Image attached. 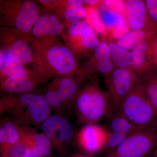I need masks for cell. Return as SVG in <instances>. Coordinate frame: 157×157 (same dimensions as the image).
Listing matches in <instances>:
<instances>
[{
    "label": "cell",
    "mask_w": 157,
    "mask_h": 157,
    "mask_svg": "<svg viewBox=\"0 0 157 157\" xmlns=\"http://www.w3.org/2000/svg\"><path fill=\"white\" fill-rule=\"evenodd\" d=\"M139 81L140 78L129 69L117 68L107 76V92L110 99L108 116L118 113L124 100Z\"/></svg>",
    "instance_id": "30bf717a"
},
{
    "label": "cell",
    "mask_w": 157,
    "mask_h": 157,
    "mask_svg": "<svg viewBox=\"0 0 157 157\" xmlns=\"http://www.w3.org/2000/svg\"><path fill=\"white\" fill-rule=\"evenodd\" d=\"M104 4L109 9L124 15L126 13L125 2L121 0H106Z\"/></svg>",
    "instance_id": "4dcf8cb0"
},
{
    "label": "cell",
    "mask_w": 157,
    "mask_h": 157,
    "mask_svg": "<svg viewBox=\"0 0 157 157\" xmlns=\"http://www.w3.org/2000/svg\"><path fill=\"white\" fill-rule=\"evenodd\" d=\"M34 38L5 26L0 27V50L5 52L9 58L25 65L34 63L32 43Z\"/></svg>",
    "instance_id": "9c48e42d"
},
{
    "label": "cell",
    "mask_w": 157,
    "mask_h": 157,
    "mask_svg": "<svg viewBox=\"0 0 157 157\" xmlns=\"http://www.w3.org/2000/svg\"><path fill=\"white\" fill-rule=\"evenodd\" d=\"M26 66L27 65L9 59L5 65L0 67L1 83L14 74L19 69L24 67Z\"/></svg>",
    "instance_id": "83f0119b"
},
{
    "label": "cell",
    "mask_w": 157,
    "mask_h": 157,
    "mask_svg": "<svg viewBox=\"0 0 157 157\" xmlns=\"http://www.w3.org/2000/svg\"><path fill=\"white\" fill-rule=\"evenodd\" d=\"M86 22L92 28L96 33L104 34L106 29L101 20L98 9L94 7H89L87 9Z\"/></svg>",
    "instance_id": "4316f807"
},
{
    "label": "cell",
    "mask_w": 157,
    "mask_h": 157,
    "mask_svg": "<svg viewBox=\"0 0 157 157\" xmlns=\"http://www.w3.org/2000/svg\"><path fill=\"white\" fill-rule=\"evenodd\" d=\"M55 9L60 14H63L67 21L71 23L82 20L87 15V9L84 6L70 5L67 1H59Z\"/></svg>",
    "instance_id": "d6986e66"
},
{
    "label": "cell",
    "mask_w": 157,
    "mask_h": 157,
    "mask_svg": "<svg viewBox=\"0 0 157 157\" xmlns=\"http://www.w3.org/2000/svg\"><path fill=\"white\" fill-rule=\"evenodd\" d=\"M42 94L31 92L4 96L0 100V113H6L17 124L37 128L51 115Z\"/></svg>",
    "instance_id": "7a4b0ae2"
},
{
    "label": "cell",
    "mask_w": 157,
    "mask_h": 157,
    "mask_svg": "<svg viewBox=\"0 0 157 157\" xmlns=\"http://www.w3.org/2000/svg\"><path fill=\"white\" fill-rule=\"evenodd\" d=\"M118 113L139 128L157 127V113L140 81L124 100Z\"/></svg>",
    "instance_id": "5b68a950"
},
{
    "label": "cell",
    "mask_w": 157,
    "mask_h": 157,
    "mask_svg": "<svg viewBox=\"0 0 157 157\" xmlns=\"http://www.w3.org/2000/svg\"><path fill=\"white\" fill-rule=\"evenodd\" d=\"M84 3L88 6H94L100 3V1L98 0H84Z\"/></svg>",
    "instance_id": "1f68e13d"
},
{
    "label": "cell",
    "mask_w": 157,
    "mask_h": 157,
    "mask_svg": "<svg viewBox=\"0 0 157 157\" xmlns=\"http://www.w3.org/2000/svg\"><path fill=\"white\" fill-rule=\"evenodd\" d=\"M94 55L98 72L109 75L113 70V65L108 43L100 42L94 51Z\"/></svg>",
    "instance_id": "ac0fdd59"
},
{
    "label": "cell",
    "mask_w": 157,
    "mask_h": 157,
    "mask_svg": "<svg viewBox=\"0 0 157 157\" xmlns=\"http://www.w3.org/2000/svg\"><path fill=\"white\" fill-rule=\"evenodd\" d=\"M157 144V127L139 128L128 135L105 157H147Z\"/></svg>",
    "instance_id": "8992f818"
},
{
    "label": "cell",
    "mask_w": 157,
    "mask_h": 157,
    "mask_svg": "<svg viewBox=\"0 0 157 157\" xmlns=\"http://www.w3.org/2000/svg\"><path fill=\"white\" fill-rule=\"evenodd\" d=\"M108 44L112 62L118 68L129 69L132 67L131 52L115 42H109Z\"/></svg>",
    "instance_id": "ffe728a7"
},
{
    "label": "cell",
    "mask_w": 157,
    "mask_h": 157,
    "mask_svg": "<svg viewBox=\"0 0 157 157\" xmlns=\"http://www.w3.org/2000/svg\"><path fill=\"white\" fill-rule=\"evenodd\" d=\"M74 157H91L90 156H86V155H78Z\"/></svg>",
    "instance_id": "836d02e7"
},
{
    "label": "cell",
    "mask_w": 157,
    "mask_h": 157,
    "mask_svg": "<svg viewBox=\"0 0 157 157\" xmlns=\"http://www.w3.org/2000/svg\"><path fill=\"white\" fill-rule=\"evenodd\" d=\"M85 78L57 77L46 85L42 95L51 111L60 114L73 100Z\"/></svg>",
    "instance_id": "ba28073f"
},
{
    "label": "cell",
    "mask_w": 157,
    "mask_h": 157,
    "mask_svg": "<svg viewBox=\"0 0 157 157\" xmlns=\"http://www.w3.org/2000/svg\"><path fill=\"white\" fill-rule=\"evenodd\" d=\"M110 117L109 128L107 129L110 132L128 136L137 129H139L120 113L113 115Z\"/></svg>",
    "instance_id": "603a6c76"
},
{
    "label": "cell",
    "mask_w": 157,
    "mask_h": 157,
    "mask_svg": "<svg viewBox=\"0 0 157 157\" xmlns=\"http://www.w3.org/2000/svg\"><path fill=\"white\" fill-rule=\"evenodd\" d=\"M147 15L153 26L157 29V0H146Z\"/></svg>",
    "instance_id": "f1b7e54d"
},
{
    "label": "cell",
    "mask_w": 157,
    "mask_h": 157,
    "mask_svg": "<svg viewBox=\"0 0 157 157\" xmlns=\"http://www.w3.org/2000/svg\"><path fill=\"white\" fill-rule=\"evenodd\" d=\"M125 7L127 21L130 29L142 30L148 16L145 2L141 0H128L125 2Z\"/></svg>",
    "instance_id": "2e32d148"
},
{
    "label": "cell",
    "mask_w": 157,
    "mask_h": 157,
    "mask_svg": "<svg viewBox=\"0 0 157 157\" xmlns=\"http://www.w3.org/2000/svg\"><path fill=\"white\" fill-rule=\"evenodd\" d=\"M145 33L143 30H132L124 37L118 40L117 44L127 50L132 49L144 40Z\"/></svg>",
    "instance_id": "d4e9b609"
},
{
    "label": "cell",
    "mask_w": 157,
    "mask_h": 157,
    "mask_svg": "<svg viewBox=\"0 0 157 157\" xmlns=\"http://www.w3.org/2000/svg\"><path fill=\"white\" fill-rule=\"evenodd\" d=\"M68 46L75 54H83L94 51L100 40L97 33L86 20L71 23L67 36Z\"/></svg>",
    "instance_id": "8fae6325"
},
{
    "label": "cell",
    "mask_w": 157,
    "mask_h": 157,
    "mask_svg": "<svg viewBox=\"0 0 157 157\" xmlns=\"http://www.w3.org/2000/svg\"><path fill=\"white\" fill-rule=\"evenodd\" d=\"M108 131L97 124H86L78 132V146L89 154H97L106 149Z\"/></svg>",
    "instance_id": "4fadbf2b"
},
{
    "label": "cell",
    "mask_w": 157,
    "mask_h": 157,
    "mask_svg": "<svg viewBox=\"0 0 157 157\" xmlns=\"http://www.w3.org/2000/svg\"><path fill=\"white\" fill-rule=\"evenodd\" d=\"M48 73L35 63L27 65L1 83L5 96L31 92L51 78Z\"/></svg>",
    "instance_id": "52a82bcc"
},
{
    "label": "cell",
    "mask_w": 157,
    "mask_h": 157,
    "mask_svg": "<svg viewBox=\"0 0 157 157\" xmlns=\"http://www.w3.org/2000/svg\"><path fill=\"white\" fill-rule=\"evenodd\" d=\"M20 126L6 117L0 123V149L6 148L21 140Z\"/></svg>",
    "instance_id": "e0dca14e"
},
{
    "label": "cell",
    "mask_w": 157,
    "mask_h": 157,
    "mask_svg": "<svg viewBox=\"0 0 157 157\" xmlns=\"http://www.w3.org/2000/svg\"><path fill=\"white\" fill-rule=\"evenodd\" d=\"M48 157H53L52 156H51Z\"/></svg>",
    "instance_id": "e575fe53"
},
{
    "label": "cell",
    "mask_w": 157,
    "mask_h": 157,
    "mask_svg": "<svg viewBox=\"0 0 157 157\" xmlns=\"http://www.w3.org/2000/svg\"></svg>",
    "instance_id": "d590c367"
},
{
    "label": "cell",
    "mask_w": 157,
    "mask_h": 157,
    "mask_svg": "<svg viewBox=\"0 0 157 157\" xmlns=\"http://www.w3.org/2000/svg\"><path fill=\"white\" fill-rule=\"evenodd\" d=\"M148 157H157V144L155 148L154 149L151 153L148 156Z\"/></svg>",
    "instance_id": "d6a6232c"
},
{
    "label": "cell",
    "mask_w": 157,
    "mask_h": 157,
    "mask_svg": "<svg viewBox=\"0 0 157 157\" xmlns=\"http://www.w3.org/2000/svg\"><path fill=\"white\" fill-rule=\"evenodd\" d=\"M20 126L21 140L30 149L33 157L51 156L52 146L44 133H39L37 128Z\"/></svg>",
    "instance_id": "5bb4252c"
},
{
    "label": "cell",
    "mask_w": 157,
    "mask_h": 157,
    "mask_svg": "<svg viewBox=\"0 0 157 157\" xmlns=\"http://www.w3.org/2000/svg\"><path fill=\"white\" fill-rule=\"evenodd\" d=\"M39 16V9L33 1H0V22L2 25L16 29L24 33L30 35Z\"/></svg>",
    "instance_id": "277c9868"
},
{
    "label": "cell",
    "mask_w": 157,
    "mask_h": 157,
    "mask_svg": "<svg viewBox=\"0 0 157 157\" xmlns=\"http://www.w3.org/2000/svg\"><path fill=\"white\" fill-rule=\"evenodd\" d=\"M130 29L127 19L124 20L112 31L113 38L118 41L128 33Z\"/></svg>",
    "instance_id": "f546056e"
},
{
    "label": "cell",
    "mask_w": 157,
    "mask_h": 157,
    "mask_svg": "<svg viewBox=\"0 0 157 157\" xmlns=\"http://www.w3.org/2000/svg\"><path fill=\"white\" fill-rule=\"evenodd\" d=\"M42 132L50 140L52 147L61 151L71 142L74 135L73 126L60 114L51 115L41 125Z\"/></svg>",
    "instance_id": "7c38bea8"
},
{
    "label": "cell",
    "mask_w": 157,
    "mask_h": 157,
    "mask_svg": "<svg viewBox=\"0 0 157 157\" xmlns=\"http://www.w3.org/2000/svg\"><path fill=\"white\" fill-rule=\"evenodd\" d=\"M63 26L57 16L51 14L39 15L32 29L31 34L34 38L57 36L63 32Z\"/></svg>",
    "instance_id": "9a60e30c"
},
{
    "label": "cell",
    "mask_w": 157,
    "mask_h": 157,
    "mask_svg": "<svg viewBox=\"0 0 157 157\" xmlns=\"http://www.w3.org/2000/svg\"><path fill=\"white\" fill-rule=\"evenodd\" d=\"M110 99L107 92L96 82H90L79 89L72 107L79 124H98L109 115Z\"/></svg>",
    "instance_id": "3957f363"
},
{
    "label": "cell",
    "mask_w": 157,
    "mask_h": 157,
    "mask_svg": "<svg viewBox=\"0 0 157 157\" xmlns=\"http://www.w3.org/2000/svg\"><path fill=\"white\" fill-rule=\"evenodd\" d=\"M98 13L106 29L113 30L126 19L124 15L113 11L106 6L103 2L98 6Z\"/></svg>",
    "instance_id": "44dd1931"
},
{
    "label": "cell",
    "mask_w": 157,
    "mask_h": 157,
    "mask_svg": "<svg viewBox=\"0 0 157 157\" xmlns=\"http://www.w3.org/2000/svg\"><path fill=\"white\" fill-rule=\"evenodd\" d=\"M32 49L34 63L51 78H86L89 75L79 67L73 52L57 36L34 38Z\"/></svg>",
    "instance_id": "6da1fadb"
},
{
    "label": "cell",
    "mask_w": 157,
    "mask_h": 157,
    "mask_svg": "<svg viewBox=\"0 0 157 157\" xmlns=\"http://www.w3.org/2000/svg\"><path fill=\"white\" fill-rule=\"evenodd\" d=\"M147 43L145 40L140 42L131 52L132 67L135 70L139 71L145 65Z\"/></svg>",
    "instance_id": "cb8c5ba5"
},
{
    "label": "cell",
    "mask_w": 157,
    "mask_h": 157,
    "mask_svg": "<svg viewBox=\"0 0 157 157\" xmlns=\"http://www.w3.org/2000/svg\"><path fill=\"white\" fill-rule=\"evenodd\" d=\"M139 78L144 92L157 114V74L146 73Z\"/></svg>",
    "instance_id": "7402d4cb"
},
{
    "label": "cell",
    "mask_w": 157,
    "mask_h": 157,
    "mask_svg": "<svg viewBox=\"0 0 157 157\" xmlns=\"http://www.w3.org/2000/svg\"><path fill=\"white\" fill-rule=\"evenodd\" d=\"M1 157H33L30 149L22 140L0 149Z\"/></svg>",
    "instance_id": "484cf974"
}]
</instances>
